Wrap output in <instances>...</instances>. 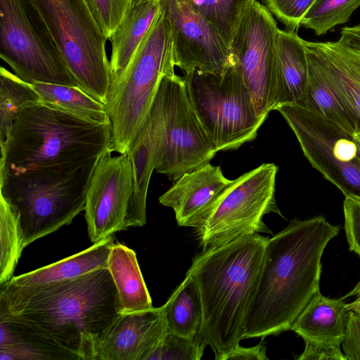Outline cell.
I'll return each instance as SVG.
<instances>
[{"mask_svg":"<svg viewBox=\"0 0 360 360\" xmlns=\"http://www.w3.org/2000/svg\"><path fill=\"white\" fill-rule=\"evenodd\" d=\"M122 313L107 267L39 286L1 285L0 318L29 326L79 360H94L99 337Z\"/></svg>","mask_w":360,"mask_h":360,"instance_id":"cell-1","label":"cell"},{"mask_svg":"<svg viewBox=\"0 0 360 360\" xmlns=\"http://www.w3.org/2000/svg\"><path fill=\"white\" fill-rule=\"evenodd\" d=\"M340 231L323 216L292 219L268 238L257 288L244 321L243 339L290 330L320 290L321 258Z\"/></svg>","mask_w":360,"mask_h":360,"instance_id":"cell-2","label":"cell"},{"mask_svg":"<svg viewBox=\"0 0 360 360\" xmlns=\"http://www.w3.org/2000/svg\"><path fill=\"white\" fill-rule=\"evenodd\" d=\"M269 238L255 233L202 250L186 274L200 290L202 319L197 335L216 360L243 339L246 313L259 283Z\"/></svg>","mask_w":360,"mask_h":360,"instance_id":"cell-3","label":"cell"},{"mask_svg":"<svg viewBox=\"0 0 360 360\" xmlns=\"http://www.w3.org/2000/svg\"><path fill=\"white\" fill-rule=\"evenodd\" d=\"M111 124L91 122L41 102L31 104L21 110L0 145V175L75 170L111 151Z\"/></svg>","mask_w":360,"mask_h":360,"instance_id":"cell-4","label":"cell"},{"mask_svg":"<svg viewBox=\"0 0 360 360\" xmlns=\"http://www.w3.org/2000/svg\"><path fill=\"white\" fill-rule=\"evenodd\" d=\"M99 158L75 170L46 168L0 175V196L19 215L24 248L69 225L84 210Z\"/></svg>","mask_w":360,"mask_h":360,"instance_id":"cell-5","label":"cell"},{"mask_svg":"<svg viewBox=\"0 0 360 360\" xmlns=\"http://www.w3.org/2000/svg\"><path fill=\"white\" fill-rule=\"evenodd\" d=\"M169 22L160 12L131 63L110 84L105 107L111 122L110 150L127 153L144 131L160 84L174 74Z\"/></svg>","mask_w":360,"mask_h":360,"instance_id":"cell-6","label":"cell"},{"mask_svg":"<svg viewBox=\"0 0 360 360\" xmlns=\"http://www.w3.org/2000/svg\"><path fill=\"white\" fill-rule=\"evenodd\" d=\"M78 86L105 105L110 86L108 40L86 0H27Z\"/></svg>","mask_w":360,"mask_h":360,"instance_id":"cell-7","label":"cell"},{"mask_svg":"<svg viewBox=\"0 0 360 360\" xmlns=\"http://www.w3.org/2000/svg\"><path fill=\"white\" fill-rule=\"evenodd\" d=\"M191 104L217 150H236L254 140L266 117L234 63L224 72L195 69L183 76Z\"/></svg>","mask_w":360,"mask_h":360,"instance_id":"cell-8","label":"cell"},{"mask_svg":"<svg viewBox=\"0 0 360 360\" xmlns=\"http://www.w3.org/2000/svg\"><path fill=\"white\" fill-rule=\"evenodd\" d=\"M157 94L161 110L159 160L155 171L172 182L207 164L218 152L190 101L184 77H163Z\"/></svg>","mask_w":360,"mask_h":360,"instance_id":"cell-9","label":"cell"},{"mask_svg":"<svg viewBox=\"0 0 360 360\" xmlns=\"http://www.w3.org/2000/svg\"><path fill=\"white\" fill-rule=\"evenodd\" d=\"M0 57L26 82L79 86L27 0H0Z\"/></svg>","mask_w":360,"mask_h":360,"instance_id":"cell-10","label":"cell"},{"mask_svg":"<svg viewBox=\"0 0 360 360\" xmlns=\"http://www.w3.org/2000/svg\"><path fill=\"white\" fill-rule=\"evenodd\" d=\"M278 169L274 163H264L233 180L197 229L202 250L244 236L271 233L263 217L271 212L282 216L275 198Z\"/></svg>","mask_w":360,"mask_h":360,"instance_id":"cell-11","label":"cell"},{"mask_svg":"<svg viewBox=\"0 0 360 360\" xmlns=\"http://www.w3.org/2000/svg\"><path fill=\"white\" fill-rule=\"evenodd\" d=\"M276 110L295 134L312 167L345 198L360 201V160L354 136L298 104L283 105Z\"/></svg>","mask_w":360,"mask_h":360,"instance_id":"cell-12","label":"cell"},{"mask_svg":"<svg viewBox=\"0 0 360 360\" xmlns=\"http://www.w3.org/2000/svg\"><path fill=\"white\" fill-rule=\"evenodd\" d=\"M278 27L271 12L255 1L241 18L230 47L259 116L271 111Z\"/></svg>","mask_w":360,"mask_h":360,"instance_id":"cell-13","label":"cell"},{"mask_svg":"<svg viewBox=\"0 0 360 360\" xmlns=\"http://www.w3.org/2000/svg\"><path fill=\"white\" fill-rule=\"evenodd\" d=\"M111 151L98 160L87 189L85 219L93 244L126 230L125 221L133 193V171L128 153Z\"/></svg>","mask_w":360,"mask_h":360,"instance_id":"cell-14","label":"cell"},{"mask_svg":"<svg viewBox=\"0 0 360 360\" xmlns=\"http://www.w3.org/2000/svg\"><path fill=\"white\" fill-rule=\"evenodd\" d=\"M172 39L175 66L185 73L195 69L224 72L235 63L230 45L206 20L179 0H160Z\"/></svg>","mask_w":360,"mask_h":360,"instance_id":"cell-15","label":"cell"},{"mask_svg":"<svg viewBox=\"0 0 360 360\" xmlns=\"http://www.w3.org/2000/svg\"><path fill=\"white\" fill-rule=\"evenodd\" d=\"M167 333L162 307L120 314L99 337L94 360H148Z\"/></svg>","mask_w":360,"mask_h":360,"instance_id":"cell-16","label":"cell"},{"mask_svg":"<svg viewBox=\"0 0 360 360\" xmlns=\"http://www.w3.org/2000/svg\"><path fill=\"white\" fill-rule=\"evenodd\" d=\"M219 166L210 163L187 172L159 198L173 209L179 226L200 228L232 184Z\"/></svg>","mask_w":360,"mask_h":360,"instance_id":"cell-17","label":"cell"},{"mask_svg":"<svg viewBox=\"0 0 360 360\" xmlns=\"http://www.w3.org/2000/svg\"><path fill=\"white\" fill-rule=\"evenodd\" d=\"M161 137L160 103L156 94L148 124L129 152L134 190L131 197L125 226H143L146 223V198L150 179L159 160Z\"/></svg>","mask_w":360,"mask_h":360,"instance_id":"cell-18","label":"cell"},{"mask_svg":"<svg viewBox=\"0 0 360 360\" xmlns=\"http://www.w3.org/2000/svg\"><path fill=\"white\" fill-rule=\"evenodd\" d=\"M276 49L271 111L283 105L299 104L303 98L308 79L305 40L294 30H279Z\"/></svg>","mask_w":360,"mask_h":360,"instance_id":"cell-19","label":"cell"},{"mask_svg":"<svg viewBox=\"0 0 360 360\" xmlns=\"http://www.w3.org/2000/svg\"><path fill=\"white\" fill-rule=\"evenodd\" d=\"M308 79L298 104L333 122L352 136L358 132L355 117L316 53L307 44Z\"/></svg>","mask_w":360,"mask_h":360,"instance_id":"cell-20","label":"cell"},{"mask_svg":"<svg viewBox=\"0 0 360 360\" xmlns=\"http://www.w3.org/2000/svg\"><path fill=\"white\" fill-rule=\"evenodd\" d=\"M160 0L133 2L130 10L108 40L110 84L124 73L160 12Z\"/></svg>","mask_w":360,"mask_h":360,"instance_id":"cell-21","label":"cell"},{"mask_svg":"<svg viewBox=\"0 0 360 360\" xmlns=\"http://www.w3.org/2000/svg\"><path fill=\"white\" fill-rule=\"evenodd\" d=\"M114 244L112 235L70 257L13 276L6 283L20 287L39 286L74 279L92 271L107 267L108 256Z\"/></svg>","mask_w":360,"mask_h":360,"instance_id":"cell-22","label":"cell"},{"mask_svg":"<svg viewBox=\"0 0 360 360\" xmlns=\"http://www.w3.org/2000/svg\"><path fill=\"white\" fill-rule=\"evenodd\" d=\"M345 304L343 297L328 298L319 290L297 317L290 330L304 340L342 342L348 314Z\"/></svg>","mask_w":360,"mask_h":360,"instance_id":"cell-23","label":"cell"},{"mask_svg":"<svg viewBox=\"0 0 360 360\" xmlns=\"http://www.w3.org/2000/svg\"><path fill=\"white\" fill-rule=\"evenodd\" d=\"M79 359L29 326L0 318V360Z\"/></svg>","mask_w":360,"mask_h":360,"instance_id":"cell-24","label":"cell"},{"mask_svg":"<svg viewBox=\"0 0 360 360\" xmlns=\"http://www.w3.org/2000/svg\"><path fill=\"white\" fill-rule=\"evenodd\" d=\"M306 43L316 53L351 108L360 132V55L338 41Z\"/></svg>","mask_w":360,"mask_h":360,"instance_id":"cell-25","label":"cell"},{"mask_svg":"<svg viewBox=\"0 0 360 360\" xmlns=\"http://www.w3.org/2000/svg\"><path fill=\"white\" fill-rule=\"evenodd\" d=\"M107 268L117 288L122 313L140 311L153 307L133 250L115 243L108 256Z\"/></svg>","mask_w":360,"mask_h":360,"instance_id":"cell-26","label":"cell"},{"mask_svg":"<svg viewBox=\"0 0 360 360\" xmlns=\"http://www.w3.org/2000/svg\"><path fill=\"white\" fill-rule=\"evenodd\" d=\"M162 307L168 332L191 339L197 338L202 323V306L198 286L191 275L186 274Z\"/></svg>","mask_w":360,"mask_h":360,"instance_id":"cell-27","label":"cell"},{"mask_svg":"<svg viewBox=\"0 0 360 360\" xmlns=\"http://www.w3.org/2000/svg\"><path fill=\"white\" fill-rule=\"evenodd\" d=\"M32 84L41 103L91 122L111 124L105 105L79 86L42 82Z\"/></svg>","mask_w":360,"mask_h":360,"instance_id":"cell-28","label":"cell"},{"mask_svg":"<svg viewBox=\"0 0 360 360\" xmlns=\"http://www.w3.org/2000/svg\"><path fill=\"white\" fill-rule=\"evenodd\" d=\"M40 102V96L32 84L0 68V145L6 141L21 110Z\"/></svg>","mask_w":360,"mask_h":360,"instance_id":"cell-29","label":"cell"},{"mask_svg":"<svg viewBox=\"0 0 360 360\" xmlns=\"http://www.w3.org/2000/svg\"><path fill=\"white\" fill-rule=\"evenodd\" d=\"M210 24L230 45L237 27L256 0H179Z\"/></svg>","mask_w":360,"mask_h":360,"instance_id":"cell-30","label":"cell"},{"mask_svg":"<svg viewBox=\"0 0 360 360\" xmlns=\"http://www.w3.org/2000/svg\"><path fill=\"white\" fill-rule=\"evenodd\" d=\"M18 212L0 196V284L13 277L24 250Z\"/></svg>","mask_w":360,"mask_h":360,"instance_id":"cell-31","label":"cell"},{"mask_svg":"<svg viewBox=\"0 0 360 360\" xmlns=\"http://www.w3.org/2000/svg\"><path fill=\"white\" fill-rule=\"evenodd\" d=\"M359 6L360 0H316L300 25L312 30L316 35H323L347 22Z\"/></svg>","mask_w":360,"mask_h":360,"instance_id":"cell-32","label":"cell"},{"mask_svg":"<svg viewBox=\"0 0 360 360\" xmlns=\"http://www.w3.org/2000/svg\"><path fill=\"white\" fill-rule=\"evenodd\" d=\"M205 347L197 338L191 339L167 331L148 360H200Z\"/></svg>","mask_w":360,"mask_h":360,"instance_id":"cell-33","label":"cell"},{"mask_svg":"<svg viewBox=\"0 0 360 360\" xmlns=\"http://www.w3.org/2000/svg\"><path fill=\"white\" fill-rule=\"evenodd\" d=\"M108 39L122 22L134 0H86Z\"/></svg>","mask_w":360,"mask_h":360,"instance_id":"cell-34","label":"cell"},{"mask_svg":"<svg viewBox=\"0 0 360 360\" xmlns=\"http://www.w3.org/2000/svg\"><path fill=\"white\" fill-rule=\"evenodd\" d=\"M316 0H264L265 7L283 22L295 30Z\"/></svg>","mask_w":360,"mask_h":360,"instance_id":"cell-35","label":"cell"},{"mask_svg":"<svg viewBox=\"0 0 360 360\" xmlns=\"http://www.w3.org/2000/svg\"><path fill=\"white\" fill-rule=\"evenodd\" d=\"M343 210L345 231L349 248L360 256V201L345 198Z\"/></svg>","mask_w":360,"mask_h":360,"instance_id":"cell-36","label":"cell"},{"mask_svg":"<svg viewBox=\"0 0 360 360\" xmlns=\"http://www.w3.org/2000/svg\"><path fill=\"white\" fill-rule=\"evenodd\" d=\"M305 347L297 360H346L340 341L304 340Z\"/></svg>","mask_w":360,"mask_h":360,"instance_id":"cell-37","label":"cell"},{"mask_svg":"<svg viewBox=\"0 0 360 360\" xmlns=\"http://www.w3.org/2000/svg\"><path fill=\"white\" fill-rule=\"evenodd\" d=\"M342 347L346 360H360V314L348 311Z\"/></svg>","mask_w":360,"mask_h":360,"instance_id":"cell-38","label":"cell"},{"mask_svg":"<svg viewBox=\"0 0 360 360\" xmlns=\"http://www.w3.org/2000/svg\"><path fill=\"white\" fill-rule=\"evenodd\" d=\"M266 344L264 338L260 342L251 347L238 345L236 349L229 353L224 360H268Z\"/></svg>","mask_w":360,"mask_h":360,"instance_id":"cell-39","label":"cell"},{"mask_svg":"<svg viewBox=\"0 0 360 360\" xmlns=\"http://www.w3.org/2000/svg\"><path fill=\"white\" fill-rule=\"evenodd\" d=\"M338 42L345 48L360 55V25L344 27L341 30Z\"/></svg>","mask_w":360,"mask_h":360,"instance_id":"cell-40","label":"cell"},{"mask_svg":"<svg viewBox=\"0 0 360 360\" xmlns=\"http://www.w3.org/2000/svg\"><path fill=\"white\" fill-rule=\"evenodd\" d=\"M351 296H354L355 300L349 304H346V309L348 311H353L354 312L360 314V280L356 285V286L345 296H344L343 298L345 299L347 297Z\"/></svg>","mask_w":360,"mask_h":360,"instance_id":"cell-41","label":"cell"},{"mask_svg":"<svg viewBox=\"0 0 360 360\" xmlns=\"http://www.w3.org/2000/svg\"><path fill=\"white\" fill-rule=\"evenodd\" d=\"M358 143V157L360 160V141L356 139Z\"/></svg>","mask_w":360,"mask_h":360,"instance_id":"cell-42","label":"cell"},{"mask_svg":"<svg viewBox=\"0 0 360 360\" xmlns=\"http://www.w3.org/2000/svg\"><path fill=\"white\" fill-rule=\"evenodd\" d=\"M354 137L360 141V132L356 133Z\"/></svg>","mask_w":360,"mask_h":360,"instance_id":"cell-43","label":"cell"},{"mask_svg":"<svg viewBox=\"0 0 360 360\" xmlns=\"http://www.w3.org/2000/svg\"><path fill=\"white\" fill-rule=\"evenodd\" d=\"M143 1V0H134V1Z\"/></svg>","mask_w":360,"mask_h":360,"instance_id":"cell-44","label":"cell"}]
</instances>
